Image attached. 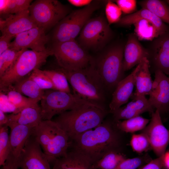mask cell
Wrapping results in <instances>:
<instances>
[{"label":"cell","mask_w":169,"mask_h":169,"mask_svg":"<svg viewBox=\"0 0 169 169\" xmlns=\"http://www.w3.org/2000/svg\"><path fill=\"white\" fill-rule=\"evenodd\" d=\"M107 112L104 106L85 105L65 111L53 121L65 132L72 142L80 135L100 125Z\"/></svg>","instance_id":"obj_1"},{"label":"cell","mask_w":169,"mask_h":169,"mask_svg":"<svg viewBox=\"0 0 169 169\" xmlns=\"http://www.w3.org/2000/svg\"><path fill=\"white\" fill-rule=\"evenodd\" d=\"M116 135L108 123H102L88 131L71 142L74 149L85 155L95 163L117 145Z\"/></svg>","instance_id":"obj_2"},{"label":"cell","mask_w":169,"mask_h":169,"mask_svg":"<svg viewBox=\"0 0 169 169\" xmlns=\"http://www.w3.org/2000/svg\"><path fill=\"white\" fill-rule=\"evenodd\" d=\"M60 69L65 75L73 94L88 101L104 106L105 88L95 68V62L77 70Z\"/></svg>","instance_id":"obj_3"},{"label":"cell","mask_w":169,"mask_h":169,"mask_svg":"<svg viewBox=\"0 0 169 169\" xmlns=\"http://www.w3.org/2000/svg\"><path fill=\"white\" fill-rule=\"evenodd\" d=\"M32 135L42 147L50 163L65 156L71 142L65 132L53 120H42Z\"/></svg>","instance_id":"obj_4"},{"label":"cell","mask_w":169,"mask_h":169,"mask_svg":"<svg viewBox=\"0 0 169 169\" xmlns=\"http://www.w3.org/2000/svg\"><path fill=\"white\" fill-rule=\"evenodd\" d=\"M51 49L43 52L25 49L8 70L0 77V92H4L34 70L39 69L53 55Z\"/></svg>","instance_id":"obj_5"},{"label":"cell","mask_w":169,"mask_h":169,"mask_svg":"<svg viewBox=\"0 0 169 169\" xmlns=\"http://www.w3.org/2000/svg\"><path fill=\"white\" fill-rule=\"evenodd\" d=\"M125 46L122 44H114L107 49L95 62V68L105 87L115 89L124 78L123 62Z\"/></svg>","instance_id":"obj_6"},{"label":"cell","mask_w":169,"mask_h":169,"mask_svg":"<svg viewBox=\"0 0 169 169\" xmlns=\"http://www.w3.org/2000/svg\"><path fill=\"white\" fill-rule=\"evenodd\" d=\"M40 101L43 120H51L55 115L84 105H100L84 100L74 94L54 90H45Z\"/></svg>","instance_id":"obj_7"},{"label":"cell","mask_w":169,"mask_h":169,"mask_svg":"<svg viewBox=\"0 0 169 169\" xmlns=\"http://www.w3.org/2000/svg\"><path fill=\"white\" fill-rule=\"evenodd\" d=\"M99 7V1H92L84 8L68 14L56 25L53 34L54 43L75 40L92 15Z\"/></svg>","instance_id":"obj_8"},{"label":"cell","mask_w":169,"mask_h":169,"mask_svg":"<svg viewBox=\"0 0 169 169\" xmlns=\"http://www.w3.org/2000/svg\"><path fill=\"white\" fill-rule=\"evenodd\" d=\"M122 26L134 25L135 35L139 40L152 41L165 31L167 25L148 9L142 8L121 18L118 23Z\"/></svg>","instance_id":"obj_9"},{"label":"cell","mask_w":169,"mask_h":169,"mask_svg":"<svg viewBox=\"0 0 169 169\" xmlns=\"http://www.w3.org/2000/svg\"><path fill=\"white\" fill-rule=\"evenodd\" d=\"M61 69L76 71L86 67L95 62L94 59L75 40L54 43L51 49Z\"/></svg>","instance_id":"obj_10"},{"label":"cell","mask_w":169,"mask_h":169,"mask_svg":"<svg viewBox=\"0 0 169 169\" xmlns=\"http://www.w3.org/2000/svg\"><path fill=\"white\" fill-rule=\"evenodd\" d=\"M32 19L38 27L46 30L56 26L69 13V9L56 0H38L29 8Z\"/></svg>","instance_id":"obj_11"},{"label":"cell","mask_w":169,"mask_h":169,"mask_svg":"<svg viewBox=\"0 0 169 169\" xmlns=\"http://www.w3.org/2000/svg\"><path fill=\"white\" fill-rule=\"evenodd\" d=\"M112 36L107 20L100 16L90 18L85 23L79 33V44L84 49L97 50L103 47Z\"/></svg>","instance_id":"obj_12"},{"label":"cell","mask_w":169,"mask_h":169,"mask_svg":"<svg viewBox=\"0 0 169 169\" xmlns=\"http://www.w3.org/2000/svg\"><path fill=\"white\" fill-rule=\"evenodd\" d=\"M151 114L150 122L142 131L151 147L158 157L165 154L169 143V130L163 124L159 111L156 110Z\"/></svg>","instance_id":"obj_13"},{"label":"cell","mask_w":169,"mask_h":169,"mask_svg":"<svg viewBox=\"0 0 169 169\" xmlns=\"http://www.w3.org/2000/svg\"><path fill=\"white\" fill-rule=\"evenodd\" d=\"M10 150L4 164L19 168L21 155L34 128L29 126L16 125L10 126Z\"/></svg>","instance_id":"obj_14"},{"label":"cell","mask_w":169,"mask_h":169,"mask_svg":"<svg viewBox=\"0 0 169 169\" xmlns=\"http://www.w3.org/2000/svg\"><path fill=\"white\" fill-rule=\"evenodd\" d=\"M47 157L32 135L22 152L19 166L21 169H51Z\"/></svg>","instance_id":"obj_15"},{"label":"cell","mask_w":169,"mask_h":169,"mask_svg":"<svg viewBox=\"0 0 169 169\" xmlns=\"http://www.w3.org/2000/svg\"><path fill=\"white\" fill-rule=\"evenodd\" d=\"M45 31L37 26L23 32L15 36L9 49L20 51L30 48L37 52L44 51L48 49L45 45L49 39Z\"/></svg>","instance_id":"obj_16"},{"label":"cell","mask_w":169,"mask_h":169,"mask_svg":"<svg viewBox=\"0 0 169 169\" xmlns=\"http://www.w3.org/2000/svg\"><path fill=\"white\" fill-rule=\"evenodd\" d=\"M148 99L152 106L158 110L161 116L167 112L169 106V77L156 69L152 88Z\"/></svg>","instance_id":"obj_17"},{"label":"cell","mask_w":169,"mask_h":169,"mask_svg":"<svg viewBox=\"0 0 169 169\" xmlns=\"http://www.w3.org/2000/svg\"><path fill=\"white\" fill-rule=\"evenodd\" d=\"M37 26L30 16L28 9L11 14L0 19V29L2 35L12 37Z\"/></svg>","instance_id":"obj_18"},{"label":"cell","mask_w":169,"mask_h":169,"mask_svg":"<svg viewBox=\"0 0 169 169\" xmlns=\"http://www.w3.org/2000/svg\"><path fill=\"white\" fill-rule=\"evenodd\" d=\"M149 52L156 69L169 75V31L154 40Z\"/></svg>","instance_id":"obj_19"},{"label":"cell","mask_w":169,"mask_h":169,"mask_svg":"<svg viewBox=\"0 0 169 169\" xmlns=\"http://www.w3.org/2000/svg\"><path fill=\"white\" fill-rule=\"evenodd\" d=\"M133 99L125 106L110 112L113 114L115 121L139 116L144 112H149L151 114L154 112L155 109L145 96L133 97Z\"/></svg>","instance_id":"obj_20"},{"label":"cell","mask_w":169,"mask_h":169,"mask_svg":"<svg viewBox=\"0 0 169 169\" xmlns=\"http://www.w3.org/2000/svg\"><path fill=\"white\" fill-rule=\"evenodd\" d=\"M136 36L130 35L125 46L123 62L124 72L128 70L138 64L144 58L150 57L149 51L141 45Z\"/></svg>","instance_id":"obj_21"},{"label":"cell","mask_w":169,"mask_h":169,"mask_svg":"<svg viewBox=\"0 0 169 169\" xmlns=\"http://www.w3.org/2000/svg\"><path fill=\"white\" fill-rule=\"evenodd\" d=\"M137 66L128 76L124 78L117 84L113 92L109 106L110 112L115 110L127 103L133 95L135 85V77L138 70Z\"/></svg>","instance_id":"obj_22"},{"label":"cell","mask_w":169,"mask_h":169,"mask_svg":"<svg viewBox=\"0 0 169 169\" xmlns=\"http://www.w3.org/2000/svg\"><path fill=\"white\" fill-rule=\"evenodd\" d=\"M7 116L8 127L19 125L35 128L43 120L40 107L38 103L27 106L18 113H12Z\"/></svg>","instance_id":"obj_23"},{"label":"cell","mask_w":169,"mask_h":169,"mask_svg":"<svg viewBox=\"0 0 169 169\" xmlns=\"http://www.w3.org/2000/svg\"><path fill=\"white\" fill-rule=\"evenodd\" d=\"M94 164L88 157L74 149L57 159L52 169H95Z\"/></svg>","instance_id":"obj_24"},{"label":"cell","mask_w":169,"mask_h":169,"mask_svg":"<svg viewBox=\"0 0 169 169\" xmlns=\"http://www.w3.org/2000/svg\"><path fill=\"white\" fill-rule=\"evenodd\" d=\"M150 64L149 59L145 57L137 65L138 69L135 77L136 90L133 97L149 95L153 82L149 70Z\"/></svg>","instance_id":"obj_25"},{"label":"cell","mask_w":169,"mask_h":169,"mask_svg":"<svg viewBox=\"0 0 169 169\" xmlns=\"http://www.w3.org/2000/svg\"><path fill=\"white\" fill-rule=\"evenodd\" d=\"M9 89L27 96L37 103L41 100L45 92V90L41 89L29 75L6 90Z\"/></svg>","instance_id":"obj_26"},{"label":"cell","mask_w":169,"mask_h":169,"mask_svg":"<svg viewBox=\"0 0 169 169\" xmlns=\"http://www.w3.org/2000/svg\"><path fill=\"white\" fill-rule=\"evenodd\" d=\"M142 8L150 11L163 22L169 24V6L159 0H146L139 3Z\"/></svg>","instance_id":"obj_27"},{"label":"cell","mask_w":169,"mask_h":169,"mask_svg":"<svg viewBox=\"0 0 169 169\" xmlns=\"http://www.w3.org/2000/svg\"><path fill=\"white\" fill-rule=\"evenodd\" d=\"M149 120L139 115L127 120L115 121L119 130L127 133H133L143 130L146 126Z\"/></svg>","instance_id":"obj_28"},{"label":"cell","mask_w":169,"mask_h":169,"mask_svg":"<svg viewBox=\"0 0 169 169\" xmlns=\"http://www.w3.org/2000/svg\"><path fill=\"white\" fill-rule=\"evenodd\" d=\"M125 159L122 154L112 151L95 162L94 167L95 169H114Z\"/></svg>","instance_id":"obj_29"},{"label":"cell","mask_w":169,"mask_h":169,"mask_svg":"<svg viewBox=\"0 0 169 169\" xmlns=\"http://www.w3.org/2000/svg\"><path fill=\"white\" fill-rule=\"evenodd\" d=\"M43 71L50 79L56 90L71 93L67 78L60 69L44 70Z\"/></svg>","instance_id":"obj_30"},{"label":"cell","mask_w":169,"mask_h":169,"mask_svg":"<svg viewBox=\"0 0 169 169\" xmlns=\"http://www.w3.org/2000/svg\"><path fill=\"white\" fill-rule=\"evenodd\" d=\"M25 49L18 51L9 49L0 54V77L11 67Z\"/></svg>","instance_id":"obj_31"},{"label":"cell","mask_w":169,"mask_h":169,"mask_svg":"<svg viewBox=\"0 0 169 169\" xmlns=\"http://www.w3.org/2000/svg\"><path fill=\"white\" fill-rule=\"evenodd\" d=\"M4 93H7L9 100L18 109L17 113L27 106L38 103L32 99L24 96L20 93L12 89H8Z\"/></svg>","instance_id":"obj_32"},{"label":"cell","mask_w":169,"mask_h":169,"mask_svg":"<svg viewBox=\"0 0 169 169\" xmlns=\"http://www.w3.org/2000/svg\"><path fill=\"white\" fill-rule=\"evenodd\" d=\"M7 126H0V166H3L9 154L10 136Z\"/></svg>","instance_id":"obj_33"},{"label":"cell","mask_w":169,"mask_h":169,"mask_svg":"<svg viewBox=\"0 0 169 169\" xmlns=\"http://www.w3.org/2000/svg\"><path fill=\"white\" fill-rule=\"evenodd\" d=\"M29 76L41 89L44 90H56L51 80L43 70L39 69H36L31 73Z\"/></svg>","instance_id":"obj_34"},{"label":"cell","mask_w":169,"mask_h":169,"mask_svg":"<svg viewBox=\"0 0 169 169\" xmlns=\"http://www.w3.org/2000/svg\"><path fill=\"white\" fill-rule=\"evenodd\" d=\"M130 145L133 150L138 153L145 151L151 147L148 139L142 133L133 135L131 139Z\"/></svg>","instance_id":"obj_35"},{"label":"cell","mask_w":169,"mask_h":169,"mask_svg":"<svg viewBox=\"0 0 169 169\" xmlns=\"http://www.w3.org/2000/svg\"><path fill=\"white\" fill-rule=\"evenodd\" d=\"M105 13L106 20L110 25L118 22L121 18L122 11L117 4L109 1L106 5Z\"/></svg>","instance_id":"obj_36"},{"label":"cell","mask_w":169,"mask_h":169,"mask_svg":"<svg viewBox=\"0 0 169 169\" xmlns=\"http://www.w3.org/2000/svg\"><path fill=\"white\" fill-rule=\"evenodd\" d=\"M32 1L31 0H8V8L5 15L7 16L28 9Z\"/></svg>","instance_id":"obj_37"},{"label":"cell","mask_w":169,"mask_h":169,"mask_svg":"<svg viewBox=\"0 0 169 169\" xmlns=\"http://www.w3.org/2000/svg\"><path fill=\"white\" fill-rule=\"evenodd\" d=\"M145 160L142 157L125 158L114 169H137L142 166Z\"/></svg>","instance_id":"obj_38"},{"label":"cell","mask_w":169,"mask_h":169,"mask_svg":"<svg viewBox=\"0 0 169 169\" xmlns=\"http://www.w3.org/2000/svg\"><path fill=\"white\" fill-rule=\"evenodd\" d=\"M0 110L5 113L13 114L17 113L18 111L17 107L9 100L7 95L2 92L0 93Z\"/></svg>","instance_id":"obj_39"},{"label":"cell","mask_w":169,"mask_h":169,"mask_svg":"<svg viewBox=\"0 0 169 169\" xmlns=\"http://www.w3.org/2000/svg\"><path fill=\"white\" fill-rule=\"evenodd\" d=\"M117 5L122 12L125 14H131L136 9V1L135 0H115Z\"/></svg>","instance_id":"obj_40"},{"label":"cell","mask_w":169,"mask_h":169,"mask_svg":"<svg viewBox=\"0 0 169 169\" xmlns=\"http://www.w3.org/2000/svg\"><path fill=\"white\" fill-rule=\"evenodd\" d=\"M164 155L150 161L147 164L137 169H162L163 167V159Z\"/></svg>","instance_id":"obj_41"},{"label":"cell","mask_w":169,"mask_h":169,"mask_svg":"<svg viewBox=\"0 0 169 169\" xmlns=\"http://www.w3.org/2000/svg\"><path fill=\"white\" fill-rule=\"evenodd\" d=\"M12 38V37L6 35H2L0 37V54L9 48L10 41Z\"/></svg>","instance_id":"obj_42"},{"label":"cell","mask_w":169,"mask_h":169,"mask_svg":"<svg viewBox=\"0 0 169 169\" xmlns=\"http://www.w3.org/2000/svg\"><path fill=\"white\" fill-rule=\"evenodd\" d=\"M68 1L71 4L76 7L85 6L92 2L90 0H69Z\"/></svg>","instance_id":"obj_43"},{"label":"cell","mask_w":169,"mask_h":169,"mask_svg":"<svg viewBox=\"0 0 169 169\" xmlns=\"http://www.w3.org/2000/svg\"><path fill=\"white\" fill-rule=\"evenodd\" d=\"M8 0H0V13L1 15H5L8 8Z\"/></svg>","instance_id":"obj_44"},{"label":"cell","mask_w":169,"mask_h":169,"mask_svg":"<svg viewBox=\"0 0 169 169\" xmlns=\"http://www.w3.org/2000/svg\"><path fill=\"white\" fill-rule=\"evenodd\" d=\"M8 122V118L7 115L0 110V126L6 125Z\"/></svg>","instance_id":"obj_45"},{"label":"cell","mask_w":169,"mask_h":169,"mask_svg":"<svg viewBox=\"0 0 169 169\" xmlns=\"http://www.w3.org/2000/svg\"><path fill=\"white\" fill-rule=\"evenodd\" d=\"M163 167L169 169V152H166L163 159Z\"/></svg>","instance_id":"obj_46"},{"label":"cell","mask_w":169,"mask_h":169,"mask_svg":"<svg viewBox=\"0 0 169 169\" xmlns=\"http://www.w3.org/2000/svg\"><path fill=\"white\" fill-rule=\"evenodd\" d=\"M18 168L4 164L2 166L1 169H18Z\"/></svg>","instance_id":"obj_47"},{"label":"cell","mask_w":169,"mask_h":169,"mask_svg":"<svg viewBox=\"0 0 169 169\" xmlns=\"http://www.w3.org/2000/svg\"><path fill=\"white\" fill-rule=\"evenodd\" d=\"M166 2L167 3H168V4L169 5V0H166Z\"/></svg>","instance_id":"obj_48"},{"label":"cell","mask_w":169,"mask_h":169,"mask_svg":"<svg viewBox=\"0 0 169 169\" xmlns=\"http://www.w3.org/2000/svg\"><path fill=\"white\" fill-rule=\"evenodd\" d=\"M167 112H169V107H168V108Z\"/></svg>","instance_id":"obj_49"}]
</instances>
